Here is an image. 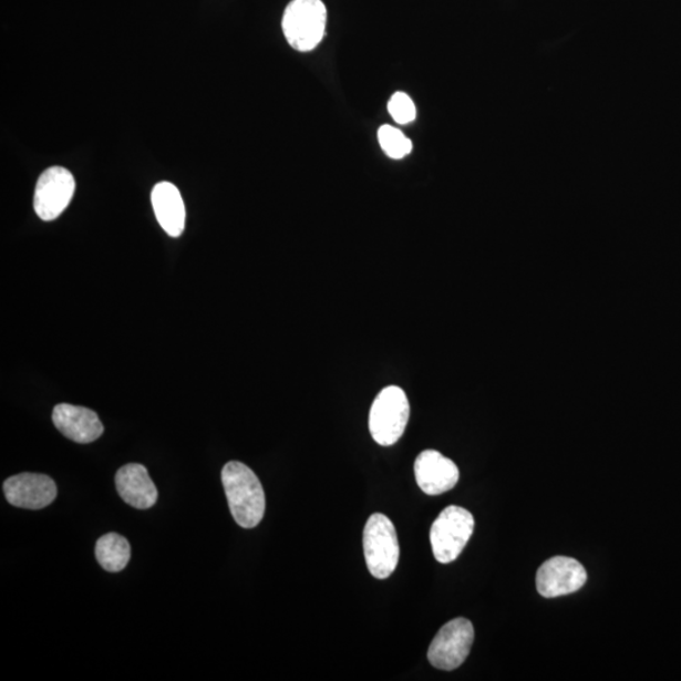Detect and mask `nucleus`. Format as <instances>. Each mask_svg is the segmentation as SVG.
Returning <instances> with one entry per match:
<instances>
[{"mask_svg": "<svg viewBox=\"0 0 681 681\" xmlns=\"http://www.w3.org/2000/svg\"><path fill=\"white\" fill-rule=\"evenodd\" d=\"M227 503L236 524L256 528L266 514V494L252 470L238 461L226 463L221 472Z\"/></svg>", "mask_w": 681, "mask_h": 681, "instance_id": "nucleus-1", "label": "nucleus"}, {"mask_svg": "<svg viewBox=\"0 0 681 681\" xmlns=\"http://www.w3.org/2000/svg\"><path fill=\"white\" fill-rule=\"evenodd\" d=\"M411 405L402 388L388 386L378 394L370 409L369 430L380 446H393L403 437Z\"/></svg>", "mask_w": 681, "mask_h": 681, "instance_id": "nucleus-2", "label": "nucleus"}, {"mask_svg": "<svg viewBox=\"0 0 681 681\" xmlns=\"http://www.w3.org/2000/svg\"><path fill=\"white\" fill-rule=\"evenodd\" d=\"M327 9L322 0H292L285 11L281 29L287 42L299 52H310L324 38Z\"/></svg>", "mask_w": 681, "mask_h": 681, "instance_id": "nucleus-3", "label": "nucleus"}, {"mask_svg": "<svg viewBox=\"0 0 681 681\" xmlns=\"http://www.w3.org/2000/svg\"><path fill=\"white\" fill-rule=\"evenodd\" d=\"M362 543L370 574L378 579L392 576L401 557V547L392 520L384 514L371 515L363 529Z\"/></svg>", "mask_w": 681, "mask_h": 681, "instance_id": "nucleus-4", "label": "nucleus"}, {"mask_svg": "<svg viewBox=\"0 0 681 681\" xmlns=\"http://www.w3.org/2000/svg\"><path fill=\"white\" fill-rule=\"evenodd\" d=\"M475 519L466 508L451 505L440 514L431 528L433 556L442 565L456 560L474 534Z\"/></svg>", "mask_w": 681, "mask_h": 681, "instance_id": "nucleus-5", "label": "nucleus"}, {"mask_svg": "<svg viewBox=\"0 0 681 681\" xmlns=\"http://www.w3.org/2000/svg\"><path fill=\"white\" fill-rule=\"evenodd\" d=\"M474 640V625L462 617L454 619L444 625L435 636L429 650V660L440 670L457 669L470 656Z\"/></svg>", "mask_w": 681, "mask_h": 681, "instance_id": "nucleus-6", "label": "nucleus"}, {"mask_svg": "<svg viewBox=\"0 0 681 681\" xmlns=\"http://www.w3.org/2000/svg\"><path fill=\"white\" fill-rule=\"evenodd\" d=\"M75 178L63 167L45 169L34 190V211L43 221L56 220L75 194Z\"/></svg>", "mask_w": 681, "mask_h": 681, "instance_id": "nucleus-7", "label": "nucleus"}, {"mask_svg": "<svg viewBox=\"0 0 681 681\" xmlns=\"http://www.w3.org/2000/svg\"><path fill=\"white\" fill-rule=\"evenodd\" d=\"M587 582V571L574 558L554 557L540 566L537 574L538 592L556 598L577 592Z\"/></svg>", "mask_w": 681, "mask_h": 681, "instance_id": "nucleus-8", "label": "nucleus"}, {"mask_svg": "<svg viewBox=\"0 0 681 681\" xmlns=\"http://www.w3.org/2000/svg\"><path fill=\"white\" fill-rule=\"evenodd\" d=\"M3 489L9 504L29 510H41L58 497V486L51 477L29 472L6 479Z\"/></svg>", "mask_w": 681, "mask_h": 681, "instance_id": "nucleus-9", "label": "nucleus"}, {"mask_svg": "<svg viewBox=\"0 0 681 681\" xmlns=\"http://www.w3.org/2000/svg\"><path fill=\"white\" fill-rule=\"evenodd\" d=\"M414 474L417 486L424 494L431 496L451 492L460 479L456 463L433 450H426L416 457Z\"/></svg>", "mask_w": 681, "mask_h": 681, "instance_id": "nucleus-10", "label": "nucleus"}, {"mask_svg": "<svg viewBox=\"0 0 681 681\" xmlns=\"http://www.w3.org/2000/svg\"><path fill=\"white\" fill-rule=\"evenodd\" d=\"M52 421L66 438L80 444L95 442L104 433L97 414L84 406L59 404L53 409Z\"/></svg>", "mask_w": 681, "mask_h": 681, "instance_id": "nucleus-11", "label": "nucleus"}, {"mask_svg": "<svg viewBox=\"0 0 681 681\" xmlns=\"http://www.w3.org/2000/svg\"><path fill=\"white\" fill-rule=\"evenodd\" d=\"M115 485L124 502L138 510H147L157 503V487L148 470L140 463H130L117 471Z\"/></svg>", "mask_w": 681, "mask_h": 681, "instance_id": "nucleus-12", "label": "nucleus"}, {"mask_svg": "<svg viewBox=\"0 0 681 681\" xmlns=\"http://www.w3.org/2000/svg\"><path fill=\"white\" fill-rule=\"evenodd\" d=\"M152 205L162 229L172 238H178L186 224V207L179 189L171 182H159L152 190Z\"/></svg>", "mask_w": 681, "mask_h": 681, "instance_id": "nucleus-13", "label": "nucleus"}, {"mask_svg": "<svg viewBox=\"0 0 681 681\" xmlns=\"http://www.w3.org/2000/svg\"><path fill=\"white\" fill-rule=\"evenodd\" d=\"M95 554L100 566L111 574H117L128 566L131 544L122 535L109 533L97 540Z\"/></svg>", "mask_w": 681, "mask_h": 681, "instance_id": "nucleus-14", "label": "nucleus"}, {"mask_svg": "<svg viewBox=\"0 0 681 681\" xmlns=\"http://www.w3.org/2000/svg\"><path fill=\"white\" fill-rule=\"evenodd\" d=\"M378 140L381 149L384 151L388 157L393 159H402L413 151V143L406 138L405 134L394 126L383 125L378 132Z\"/></svg>", "mask_w": 681, "mask_h": 681, "instance_id": "nucleus-15", "label": "nucleus"}, {"mask_svg": "<svg viewBox=\"0 0 681 681\" xmlns=\"http://www.w3.org/2000/svg\"><path fill=\"white\" fill-rule=\"evenodd\" d=\"M388 111L399 125L411 124L415 121L416 109L411 96L405 93H395L388 104Z\"/></svg>", "mask_w": 681, "mask_h": 681, "instance_id": "nucleus-16", "label": "nucleus"}]
</instances>
